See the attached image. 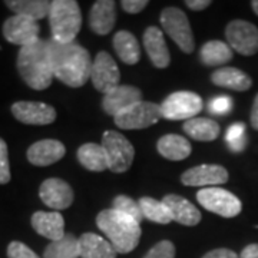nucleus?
<instances>
[{"label": "nucleus", "mask_w": 258, "mask_h": 258, "mask_svg": "<svg viewBox=\"0 0 258 258\" xmlns=\"http://www.w3.org/2000/svg\"><path fill=\"white\" fill-rule=\"evenodd\" d=\"M203 258H240L234 251L228 248H217L207 252Z\"/></svg>", "instance_id": "nucleus-39"}, {"label": "nucleus", "mask_w": 258, "mask_h": 258, "mask_svg": "<svg viewBox=\"0 0 258 258\" xmlns=\"http://www.w3.org/2000/svg\"><path fill=\"white\" fill-rule=\"evenodd\" d=\"M162 28L185 53H192L195 49L194 35L189 20L184 12L178 8H166L161 13Z\"/></svg>", "instance_id": "nucleus-6"}, {"label": "nucleus", "mask_w": 258, "mask_h": 258, "mask_svg": "<svg viewBox=\"0 0 258 258\" xmlns=\"http://www.w3.org/2000/svg\"><path fill=\"white\" fill-rule=\"evenodd\" d=\"M197 200L205 210L221 215L224 218L237 217L242 210V204L234 194L218 186L200 189L197 194Z\"/></svg>", "instance_id": "nucleus-8"}, {"label": "nucleus", "mask_w": 258, "mask_h": 258, "mask_svg": "<svg viewBox=\"0 0 258 258\" xmlns=\"http://www.w3.org/2000/svg\"><path fill=\"white\" fill-rule=\"evenodd\" d=\"M102 147L108 157V169H111L112 172L122 174L131 168L135 158V149L122 134L115 131L103 132Z\"/></svg>", "instance_id": "nucleus-5"}, {"label": "nucleus", "mask_w": 258, "mask_h": 258, "mask_svg": "<svg viewBox=\"0 0 258 258\" xmlns=\"http://www.w3.org/2000/svg\"><path fill=\"white\" fill-rule=\"evenodd\" d=\"M81 258H116V249L109 241L93 232H86L79 238Z\"/></svg>", "instance_id": "nucleus-23"}, {"label": "nucleus", "mask_w": 258, "mask_h": 258, "mask_svg": "<svg viewBox=\"0 0 258 258\" xmlns=\"http://www.w3.org/2000/svg\"><path fill=\"white\" fill-rule=\"evenodd\" d=\"M39 197L52 210H66L74 203V189L60 178H47L39 188Z\"/></svg>", "instance_id": "nucleus-14"}, {"label": "nucleus", "mask_w": 258, "mask_h": 258, "mask_svg": "<svg viewBox=\"0 0 258 258\" xmlns=\"http://www.w3.org/2000/svg\"><path fill=\"white\" fill-rule=\"evenodd\" d=\"M185 5L191 10H204L211 5V2L210 0H186Z\"/></svg>", "instance_id": "nucleus-40"}, {"label": "nucleus", "mask_w": 258, "mask_h": 258, "mask_svg": "<svg viewBox=\"0 0 258 258\" xmlns=\"http://www.w3.org/2000/svg\"><path fill=\"white\" fill-rule=\"evenodd\" d=\"M96 225L109 238L118 254H128L139 244L142 234L139 222L113 208L99 212Z\"/></svg>", "instance_id": "nucleus-3"}, {"label": "nucleus", "mask_w": 258, "mask_h": 258, "mask_svg": "<svg viewBox=\"0 0 258 258\" xmlns=\"http://www.w3.org/2000/svg\"><path fill=\"white\" fill-rule=\"evenodd\" d=\"M141 98H142V92L137 86L119 85L113 91L103 95L102 109L105 111V113L115 118L116 115H119L120 112L128 109L129 106H132L134 103L141 102Z\"/></svg>", "instance_id": "nucleus-16"}, {"label": "nucleus", "mask_w": 258, "mask_h": 258, "mask_svg": "<svg viewBox=\"0 0 258 258\" xmlns=\"http://www.w3.org/2000/svg\"><path fill=\"white\" fill-rule=\"evenodd\" d=\"M116 22L115 2L98 0L89 12V26L96 35L105 36L111 32Z\"/></svg>", "instance_id": "nucleus-20"}, {"label": "nucleus", "mask_w": 258, "mask_h": 258, "mask_svg": "<svg viewBox=\"0 0 258 258\" xmlns=\"http://www.w3.org/2000/svg\"><path fill=\"white\" fill-rule=\"evenodd\" d=\"M200 57L207 66H220L232 59V49L222 40H210L201 47Z\"/></svg>", "instance_id": "nucleus-29"}, {"label": "nucleus", "mask_w": 258, "mask_h": 258, "mask_svg": "<svg viewBox=\"0 0 258 258\" xmlns=\"http://www.w3.org/2000/svg\"><path fill=\"white\" fill-rule=\"evenodd\" d=\"M144 258H175V247L171 241H159L148 251Z\"/></svg>", "instance_id": "nucleus-34"}, {"label": "nucleus", "mask_w": 258, "mask_h": 258, "mask_svg": "<svg viewBox=\"0 0 258 258\" xmlns=\"http://www.w3.org/2000/svg\"><path fill=\"white\" fill-rule=\"evenodd\" d=\"M91 81L96 88V91H99L103 95L109 93L116 86H119V68L108 52H99L95 57L92 63V72H91Z\"/></svg>", "instance_id": "nucleus-11"}, {"label": "nucleus", "mask_w": 258, "mask_h": 258, "mask_svg": "<svg viewBox=\"0 0 258 258\" xmlns=\"http://www.w3.org/2000/svg\"><path fill=\"white\" fill-rule=\"evenodd\" d=\"M49 57L53 76L71 88H81L92 72V60L89 52L78 43H56L47 40Z\"/></svg>", "instance_id": "nucleus-1"}, {"label": "nucleus", "mask_w": 258, "mask_h": 258, "mask_svg": "<svg viewBox=\"0 0 258 258\" xmlns=\"http://www.w3.org/2000/svg\"><path fill=\"white\" fill-rule=\"evenodd\" d=\"M162 203L165 204L166 208L169 210L174 221L186 225V227H194L201 221L200 210L184 197L169 194L162 200Z\"/></svg>", "instance_id": "nucleus-21"}, {"label": "nucleus", "mask_w": 258, "mask_h": 258, "mask_svg": "<svg viewBox=\"0 0 258 258\" xmlns=\"http://www.w3.org/2000/svg\"><path fill=\"white\" fill-rule=\"evenodd\" d=\"M157 148L158 152L169 161H182L189 157L192 151L189 141L175 134L164 135L158 141Z\"/></svg>", "instance_id": "nucleus-24"}, {"label": "nucleus", "mask_w": 258, "mask_h": 258, "mask_svg": "<svg viewBox=\"0 0 258 258\" xmlns=\"http://www.w3.org/2000/svg\"><path fill=\"white\" fill-rule=\"evenodd\" d=\"M184 131L188 137L201 142H211L220 137V125L208 118H192L185 120Z\"/></svg>", "instance_id": "nucleus-28"}, {"label": "nucleus", "mask_w": 258, "mask_h": 258, "mask_svg": "<svg viewBox=\"0 0 258 258\" xmlns=\"http://www.w3.org/2000/svg\"><path fill=\"white\" fill-rule=\"evenodd\" d=\"M39 32L40 28L36 20L13 15L12 18L6 19L3 23V36L5 39L20 47L30 46L39 42Z\"/></svg>", "instance_id": "nucleus-12"}, {"label": "nucleus", "mask_w": 258, "mask_h": 258, "mask_svg": "<svg viewBox=\"0 0 258 258\" xmlns=\"http://www.w3.org/2000/svg\"><path fill=\"white\" fill-rule=\"evenodd\" d=\"M225 141L232 152L240 154L247 147V135H245V125L242 122H235L227 129Z\"/></svg>", "instance_id": "nucleus-32"}, {"label": "nucleus", "mask_w": 258, "mask_h": 258, "mask_svg": "<svg viewBox=\"0 0 258 258\" xmlns=\"http://www.w3.org/2000/svg\"><path fill=\"white\" fill-rule=\"evenodd\" d=\"M228 181V171L221 165H198L185 171L181 182L188 186H214Z\"/></svg>", "instance_id": "nucleus-15"}, {"label": "nucleus", "mask_w": 258, "mask_h": 258, "mask_svg": "<svg viewBox=\"0 0 258 258\" xmlns=\"http://www.w3.org/2000/svg\"><path fill=\"white\" fill-rule=\"evenodd\" d=\"M120 5H122V9L125 10L126 13L137 15V13L142 12L147 8L148 0H123Z\"/></svg>", "instance_id": "nucleus-38"}, {"label": "nucleus", "mask_w": 258, "mask_h": 258, "mask_svg": "<svg viewBox=\"0 0 258 258\" xmlns=\"http://www.w3.org/2000/svg\"><path fill=\"white\" fill-rule=\"evenodd\" d=\"M5 5L9 8L15 15L25 16L32 20L49 18L52 2L47 0H6Z\"/></svg>", "instance_id": "nucleus-25"}, {"label": "nucleus", "mask_w": 258, "mask_h": 258, "mask_svg": "<svg viewBox=\"0 0 258 258\" xmlns=\"http://www.w3.org/2000/svg\"><path fill=\"white\" fill-rule=\"evenodd\" d=\"M203 99L200 95L188 91L171 93L161 105L162 118L168 120H189L197 118L203 111Z\"/></svg>", "instance_id": "nucleus-7"}, {"label": "nucleus", "mask_w": 258, "mask_h": 258, "mask_svg": "<svg viewBox=\"0 0 258 258\" xmlns=\"http://www.w3.org/2000/svg\"><path fill=\"white\" fill-rule=\"evenodd\" d=\"M52 40L56 43H74L82 26V13L75 0H55L49 13Z\"/></svg>", "instance_id": "nucleus-4"}, {"label": "nucleus", "mask_w": 258, "mask_h": 258, "mask_svg": "<svg viewBox=\"0 0 258 258\" xmlns=\"http://www.w3.org/2000/svg\"><path fill=\"white\" fill-rule=\"evenodd\" d=\"M8 258H39L35 251L29 248L26 244L12 241L8 247Z\"/></svg>", "instance_id": "nucleus-36"}, {"label": "nucleus", "mask_w": 258, "mask_h": 258, "mask_svg": "<svg viewBox=\"0 0 258 258\" xmlns=\"http://www.w3.org/2000/svg\"><path fill=\"white\" fill-rule=\"evenodd\" d=\"M251 126L258 131V95L254 99L252 103V109H251Z\"/></svg>", "instance_id": "nucleus-42"}, {"label": "nucleus", "mask_w": 258, "mask_h": 258, "mask_svg": "<svg viewBox=\"0 0 258 258\" xmlns=\"http://www.w3.org/2000/svg\"><path fill=\"white\" fill-rule=\"evenodd\" d=\"M66 154V148L56 139H43L32 144L28 149V161L35 166H49L60 161Z\"/></svg>", "instance_id": "nucleus-17"}, {"label": "nucleus", "mask_w": 258, "mask_h": 258, "mask_svg": "<svg viewBox=\"0 0 258 258\" xmlns=\"http://www.w3.org/2000/svg\"><path fill=\"white\" fill-rule=\"evenodd\" d=\"M161 118V105L141 101L116 115L115 123L120 129H145L155 125Z\"/></svg>", "instance_id": "nucleus-9"}, {"label": "nucleus", "mask_w": 258, "mask_h": 258, "mask_svg": "<svg viewBox=\"0 0 258 258\" xmlns=\"http://www.w3.org/2000/svg\"><path fill=\"white\" fill-rule=\"evenodd\" d=\"M113 210L128 215V217H131L132 220H135L139 224H141L142 218H144V214H142V210L139 207V203L134 201L132 198H129L128 195H118L113 200Z\"/></svg>", "instance_id": "nucleus-33"}, {"label": "nucleus", "mask_w": 258, "mask_h": 258, "mask_svg": "<svg viewBox=\"0 0 258 258\" xmlns=\"http://www.w3.org/2000/svg\"><path fill=\"white\" fill-rule=\"evenodd\" d=\"M18 71L23 82L35 91L47 89L53 81V71L49 57L47 40H39L30 46L20 47Z\"/></svg>", "instance_id": "nucleus-2"}, {"label": "nucleus", "mask_w": 258, "mask_h": 258, "mask_svg": "<svg viewBox=\"0 0 258 258\" xmlns=\"http://www.w3.org/2000/svg\"><path fill=\"white\" fill-rule=\"evenodd\" d=\"M211 81L217 86L232 89V91H237V92L248 91L251 85H252L251 78L245 72H242L237 68H230V66L217 69L211 75Z\"/></svg>", "instance_id": "nucleus-22"}, {"label": "nucleus", "mask_w": 258, "mask_h": 258, "mask_svg": "<svg viewBox=\"0 0 258 258\" xmlns=\"http://www.w3.org/2000/svg\"><path fill=\"white\" fill-rule=\"evenodd\" d=\"M32 227L39 235L50 241H59L64 237V220L60 212H35L32 215Z\"/></svg>", "instance_id": "nucleus-19"}, {"label": "nucleus", "mask_w": 258, "mask_h": 258, "mask_svg": "<svg viewBox=\"0 0 258 258\" xmlns=\"http://www.w3.org/2000/svg\"><path fill=\"white\" fill-rule=\"evenodd\" d=\"M240 258H258V244H249L242 249Z\"/></svg>", "instance_id": "nucleus-41"}, {"label": "nucleus", "mask_w": 258, "mask_h": 258, "mask_svg": "<svg viewBox=\"0 0 258 258\" xmlns=\"http://www.w3.org/2000/svg\"><path fill=\"white\" fill-rule=\"evenodd\" d=\"M139 207L142 210L144 218H148L149 221L157 222V224H169L171 221H174L171 212L162 201L144 197L139 200Z\"/></svg>", "instance_id": "nucleus-31"}, {"label": "nucleus", "mask_w": 258, "mask_h": 258, "mask_svg": "<svg viewBox=\"0 0 258 258\" xmlns=\"http://www.w3.org/2000/svg\"><path fill=\"white\" fill-rule=\"evenodd\" d=\"M225 37L231 49L240 55L252 56L258 52V28L247 20H232L227 25Z\"/></svg>", "instance_id": "nucleus-10"}, {"label": "nucleus", "mask_w": 258, "mask_h": 258, "mask_svg": "<svg viewBox=\"0 0 258 258\" xmlns=\"http://www.w3.org/2000/svg\"><path fill=\"white\" fill-rule=\"evenodd\" d=\"M43 258H81L79 238L74 234H64L59 241H52L43 252Z\"/></svg>", "instance_id": "nucleus-30"}, {"label": "nucleus", "mask_w": 258, "mask_h": 258, "mask_svg": "<svg viewBox=\"0 0 258 258\" xmlns=\"http://www.w3.org/2000/svg\"><path fill=\"white\" fill-rule=\"evenodd\" d=\"M113 47L123 63L135 64L141 59L138 40L128 30L116 32V35L113 36Z\"/></svg>", "instance_id": "nucleus-27"}, {"label": "nucleus", "mask_w": 258, "mask_h": 258, "mask_svg": "<svg viewBox=\"0 0 258 258\" xmlns=\"http://www.w3.org/2000/svg\"><path fill=\"white\" fill-rule=\"evenodd\" d=\"M251 8H252V10H254V13L258 16V0L251 2Z\"/></svg>", "instance_id": "nucleus-43"}, {"label": "nucleus", "mask_w": 258, "mask_h": 258, "mask_svg": "<svg viewBox=\"0 0 258 258\" xmlns=\"http://www.w3.org/2000/svg\"><path fill=\"white\" fill-rule=\"evenodd\" d=\"M208 109L214 115H227L232 109V99L230 96H215L210 103Z\"/></svg>", "instance_id": "nucleus-37"}, {"label": "nucleus", "mask_w": 258, "mask_h": 258, "mask_svg": "<svg viewBox=\"0 0 258 258\" xmlns=\"http://www.w3.org/2000/svg\"><path fill=\"white\" fill-rule=\"evenodd\" d=\"M144 46L147 50L148 56L154 66L159 69H165L171 62L169 49L166 46L165 39L161 29L155 26H149L144 33Z\"/></svg>", "instance_id": "nucleus-18"}, {"label": "nucleus", "mask_w": 258, "mask_h": 258, "mask_svg": "<svg viewBox=\"0 0 258 258\" xmlns=\"http://www.w3.org/2000/svg\"><path fill=\"white\" fill-rule=\"evenodd\" d=\"M10 181V164L8 144L0 138V185L8 184Z\"/></svg>", "instance_id": "nucleus-35"}, {"label": "nucleus", "mask_w": 258, "mask_h": 258, "mask_svg": "<svg viewBox=\"0 0 258 258\" xmlns=\"http://www.w3.org/2000/svg\"><path fill=\"white\" fill-rule=\"evenodd\" d=\"M12 113L26 125H49L56 119L55 108L43 102L19 101L12 105Z\"/></svg>", "instance_id": "nucleus-13"}, {"label": "nucleus", "mask_w": 258, "mask_h": 258, "mask_svg": "<svg viewBox=\"0 0 258 258\" xmlns=\"http://www.w3.org/2000/svg\"><path fill=\"white\" fill-rule=\"evenodd\" d=\"M78 161L85 166L86 169L93 172H102L108 169V157L102 145L99 144H85L78 149Z\"/></svg>", "instance_id": "nucleus-26"}]
</instances>
